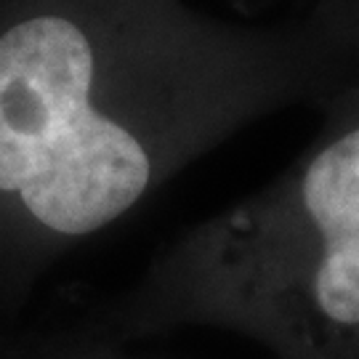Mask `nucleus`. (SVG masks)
<instances>
[{"label":"nucleus","instance_id":"obj_1","mask_svg":"<svg viewBox=\"0 0 359 359\" xmlns=\"http://www.w3.org/2000/svg\"><path fill=\"white\" fill-rule=\"evenodd\" d=\"M359 69L304 19L187 0H0V330L56 261L261 117Z\"/></svg>","mask_w":359,"mask_h":359},{"label":"nucleus","instance_id":"obj_2","mask_svg":"<svg viewBox=\"0 0 359 359\" xmlns=\"http://www.w3.org/2000/svg\"><path fill=\"white\" fill-rule=\"evenodd\" d=\"M277 179L168 243L90 325L120 344L184 327L274 359H359V75Z\"/></svg>","mask_w":359,"mask_h":359},{"label":"nucleus","instance_id":"obj_3","mask_svg":"<svg viewBox=\"0 0 359 359\" xmlns=\"http://www.w3.org/2000/svg\"><path fill=\"white\" fill-rule=\"evenodd\" d=\"M0 359H139L128 344L102 333L88 320L53 327V330H6L0 344Z\"/></svg>","mask_w":359,"mask_h":359},{"label":"nucleus","instance_id":"obj_4","mask_svg":"<svg viewBox=\"0 0 359 359\" xmlns=\"http://www.w3.org/2000/svg\"><path fill=\"white\" fill-rule=\"evenodd\" d=\"M304 19L359 69V0H306Z\"/></svg>","mask_w":359,"mask_h":359},{"label":"nucleus","instance_id":"obj_5","mask_svg":"<svg viewBox=\"0 0 359 359\" xmlns=\"http://www.w3.org/2000/svg\"><path fill=\"white\" fill-rule=\"evenodd\" d=\"M6 330H8V327H3V330H0V344H3V335H6Z\"/></svg>","mask_w":359,"mask_h":359}]
</instances>
